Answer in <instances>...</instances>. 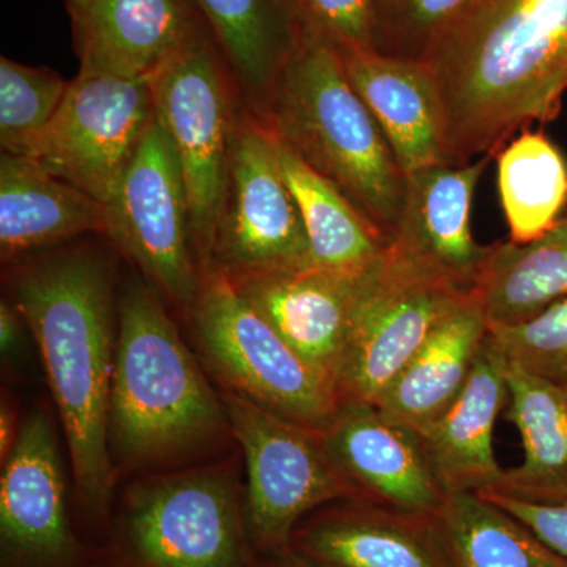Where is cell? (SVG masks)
Returning a JSON list of instances; mask_svg holds the SVG:
<instances>
[{
	"mask_svg": "<svg viewBox=\"0 0 567 567\" xmlns=\"http://www.w3.org/2000/svg\"><path fill=\"white\" fill-rule=\"evenodd\" d=\"M25 328H29L28 323L18 311L17 306L10 300H2L0 303V347H2L3 358L20 354Z\"/></svg>",
	"mask_w": 567,
	"mask_h": 567,
	"instance_id": "836d02e7",
	"label": "cell"
},
{
	"mask_svg": "<svg viewBox=\"0 0 567 567\" xmlns=\"http://www.w3.org/2000/svg\"><path fill=\"white\" fill-rule=\"evenodd\" d=\"M488 324H516L567 298V215L543 237L492 245L475 287Z\"/></svg>",
	"mask_w": 567,
	"mask_h": 567,
	"instance_id": "484cf974",
	"label": "cell"
},
{
	"mask_svg": "<svg viewBox=\"0 0 567 567\" xmlns=\"http://www.w3.org/2000/svg\"><path fill=\"white\" fill-rule=\"evenodd\" d=\"M186 319L197 357L221 390L322 432L341 405L338 388L305 361L215 267L203 270Z\"/></svg>",
	"mask_w": 567,
	"mask_h": 567,
	"instance_id": "8992f818",
	"label": "cell"
},
{
	"mask_svg": "<svg viewBox=\"0 0 567 567\" xmlns=\"http://www.w3.org/2000/svg\"><path fill=\"white\" fill-rule=\"evenodd\" d=\"M229 279L284 341L336 385L349 342L357 278L311 265Z\"/></svg>",
	"mask_w": 567,
	"mask_h": 567,
	"instance_id": "ac0fdd59",
	"label": "cell"
},
{
	"mask_svg": "<svg viewBox=\"0 0 567 567\" xmlns=\"http://www.w3.org/2000/svg\"><path fill=\"white\" fill-rule=\"evenodd\" d=\"M240 457L133 477L115 495L104 567H260Z\"/></svg>",
	"mask_w": 567,
	"mask_h": 567,
	"instance_id": "5b68a950",
	"label": "cell"
},
{
	"mask_svg": "<svg viewBox=\"0 0 567 567\" xmlns=\"http://www.w3.org/2000/svg\"><path fill=\"white\" fill-rule=\"evenodd\" d=\"M276 148L284 178L303 219L312 262L347 278L363 275L385 252L390 245L386 238L292 148L278 140Z\"/></svg>",
	"mask_w": 567,
	"mask_h": 567,
	"instance_id": "d4e9b609",
	"label": "cell"
},
{
	"mask_svg": "<svg viewBox=\"0 0 567 567\" xmlns=\"http://www.w3.org/2000/svg\"><path fill=\"white\" fill-rule=\"evenodd\" d=\"M152 81L155 115L173 144L188 193L194 249L203 270L226 197L238 114L234 78L207 31Z\"/></svg>",
	"mask_w": 567,
	"mask_h": 567,
	"instance_id": "ba28073f",
	"label": "cell"
},
{
	"mask_svg": "<svg viewBox=\"0 0 567 567\" xmlns=\"http://www.w3.org/2000/svg\"><path fill=\"white\" fill-rule=\"evenodd\" d=\"M81 76L153 80L210 31L194 0H66Z\"/></svg>",
	"mask_w": 567,
	"mask_h": 567,
	"instance_id": "5bb4252c",
	"label": "cell"
},
{
	"mask_svg": "<svg viewBox=\"0 0 567 567\" xmlns=\"http://www.w3.org/2000/svg\"><path fill=\"white\" fill-rule=\"evenodd\" d=\"M473 0H371L372 51L425 62Z\"/></svg>",
	"mask_w": 567,
	"mask_h": 567,
	"instance_id": "f546056e",
	"label": "cell"
},
{
	"mask_svg": "<svg viewBox=\"0 0 567 567\" xmlns=\"http://www.w3.org/2000/svg\"><path fill=\"white\" fill-rule=\"evenodd\" d=\"M424 63L445 114L447 164L498 155L567 91V0H473Z\"/></svg>",
	"mask_w": 567,
	"mask_h": 567,
	"instance_id": "7a4b0ae2",
	"label": "cell"
},
{
	"mask_svg": "<svg viewBox=\"0 0 567 567\" xmlns=\"http://www.w3.org/2000/svg\"><path fill=\"white\" fill-rule=\"evenodd\" d=\"M260 567H317L306 559L298 557L292 550L282 551V554L271 555V557L260 558Z\"/></svg>",
	"mask_w": 567,
	"mask_h": 567,
	"instance_id": "d590c367",
	"label": "cell"
},
{
	"mask_svg": "<svg viewBox=\"0 0 567 567\" xmlns=\"http://www.w3.org/2000/svg\"><path fill=\"white\" fill-rule=\"evenodd\" d=\"M70 82L58 71L0 59V147L31 156L59 111Z\"/></svg>",
	"mask_w": 567,
	"mask_h": 567,
	"instance_id": "f1b7e54d",
	"label": "cell"
},
{
	"mask_svg": "<svg viewBox=\"0 0 567 567\" xmlns=\"http://www.w3.org/2000/svg\"><path fill=\"white\" fill-rule=\"evenodd\" d=\"M507 420L516 425L524 462L505 470L499 492L532 503L567 502V390L511 363L506 358Z\"/></svg>",
	"mask_w": 567,
	"mask_h": 567,
	"instance_id": "603a6c76",
	"label": "cell"
},
{
	"mask_svg": "<svg viewBox=\"0 0 567 567\" xmlns=\"http://www.w3.org/2000/svg\"><path fill=\"white\" fill-rule=\"evenodd\" d=\"M338 52L404 174L447 164L445 114L429 66L374 51Z\"/></svg>",
	"mask_w": 567,
	"mask_h": 567,
	"instance_id": "d6986e66",
	"label": "cell"
},
{
	"mask_svg": "<svg viewBox=\"0 0 567 567\" xmlns=\"http://www.w3.org/2000/svg\"><path fill=\"white\" fill-rule=\"evenodd\" d=\"M244 457V513L259 558L290 550L297 525L341 499L360 498L323 446L320 432L221 390Z\"/></svg>",
	"mask_w": 567,
	"mask_h": 567,
	"instance_id": "52a82bcc",
	"label": "cell"
},
{
	"mask_svg": "<svg viewBox=\"0 0 567 567\" xmlns=\"http://www.w3.org/2000/svg\"><path fill=\"white\" fill-rule=\"evenodd\" d=\"M320 435L328 456L360 498L429 516L442 509L446 494L420 436L379 406L342 401Z\"/></svg>",
	"mask_w": 567,
	"mask_h": 567,
	"instance_id": "9a60e30c",
	"label": "cell"
},
{
	"mask_svg": "<svg viewBox=\"0 0 567 567\" xmlns=\"http://www.w3.org/2000/svg\"><path fill=\"white\" fill-rule=\"evenodd\" d=\"M20 412L9 391H2V402H0V461L9 458L11 451L17 445L18 435L21 429Z\"/></svg>",
	"mask_w": 567,
	"mask_h": 567,
	"instance_id": "e575fe53",
	"label": "cell"
},
{
	"mask_svg": "<svg viewBox=\"0 0 567 567\" xmlns=\"http://www.w3.org/2000/svg\"><path fill=\"white\" fill-rule=\"evenodd\" d=\"M498 188L509 240L525 245L561 219L567 203V163L543 133L524 132L498 155Z\"/></svg>",
	"mask_w": 567,
	"mask_h": 567,
	"instance_id": "83f0119b",
	"label": "cell"
},
{
	"mask_svg": "<svg viewBox=\"0 0 567 567\" xmlns=\"http://www.w3.org/2000/svg\"><path fill=\"white\" fill-rule=\"evenodd\" d=\"M221 393L183 341L162 293L145 278L118 293L110 399L117 480L203 464L234 453Z\"/></svg>",
	"mask_w": 567,
	"mask_h": 567,
	"instance_id": "3957f363",
	"label": "cell"
},
{
	"mask_svg": "<svg viewBox=\"0 0 567 567\" xmlns=\"http://www.w3.org/2000/svg\"><path fill=\"white\" fill-rule=\"evenodd\" d=\"M439 522L454 567H567L524 522L477 492L447 494Z\"/></svg>",
	"mask_w": 567,
	"mask_h": 567,
	"instance_id": "4316f807",
	"label": "cell"
},
{
	"mask_svg": "<svg viewBox=\"0 0 567 567\" xmlns=\"http://www.w3.org/2000/svg\"><path fill=\"white\" fill-rule=\"evenodd\" d=\"M106 207V237L142 276L188 315L203 268L194 249L192 210L177 155L153 118Z\"/></svg>",
	"mask_w": 567,
	"mask_h": 567,
	"instance_id": "9c48e42d",
	"label": "cell"
},
{
	"mask_svg": "<svg viewBox=\"0 0 567 567\" xmlns=\"http://www.w3.org/2000/svg\"><path fill=\"white\" fill-rule=\"evenodd\" d=\"M256 114L276 140L344 194L390 244L404 207L406 175L330 41L303 25Z\"/></svg>",
	"mask_w": 567,
	"mask_h": 567,
	"instance_id": "277c9868",
	"label": "cell"
},
{
	"mask_svg": "<svg viewBox=\"0 0 567 567\" xmlns=\"http://www.w3.org/2000/svg\"><path fill=\"white\" fill-rule=\"evenodd\" d=\"M483 495L524 522L547 546L567 558V502L550 505L525 502L499 492H484Z\"/></svg>",
	"mask_w": 567,
	"mask_h": 567,
	"instance_id": "d6a6232c",
	"label": "cell"
},
{
	"mask_svg": "<svg viewBox=\"0 0 567 567\" xmlns=\"http://www.w3.org/2000/svg\"><path fill=\"white\" fill-rule=\"evenodd\" d=\"M47 406L22 420L0 477V567H103L82 535Z\"/></svg>",
	"mask_w": 567,
	"mask_h": 567,
	"instance_id": "7c38bea8",
	"label": "cell"
},
{
	"mask_svg": "<svg viewBox=\"0 0 567 567\" xmlns=\"http://www.w3.org/2000/svg\"><path fill=\"white\" fill-rule=\"evenodd\" d=\"M9 267V300L39 346L69 447L78 524L103 554L118 484L110 454L114 271L106 257L82 246L28 256Z\"/></svg>",
	"mask_w": 567,
	"mask_h": 567,
	"instance_id": "6da1fadb",
	"label": "cell"
},
{
	"mask_svg": "<svg viewBox=\"0 0 567 567\" xmlns=\"http://www.w3.org/2000/svg\"><path fill=\"white\" fill-rule=\"evenodd\" d=\"M306 29L338 51H372L371 0H292Z\"/></svg>",
	"mask_w": 567,
	"mask_h": 567,
	"instance_id": "1f68e13d",
	"label": "cell"
},
{
	"mask_svg": "<svg viewBox=\"0 0 567 567\" xmlns=\"http://www.w3.org/2000/svg\"><path fill=\"white\" fill-rule=\"evenodd\" d=\"M487 334L486 311L472 290L386 388L375 404L380 412L415 432L431 424L464 390Z\"/></svg>",
	"mask_w": 567,
	"mask_h": 567,
	"instance_id": "7402d4cb",
	"label": "cell"
},
{
	"mask_svg": "<svg viewBox=\"0 0 567 567\" xmlns=\"http://www.w3.org/2000/svg\"><path fill=\"white\" fill-rule=\"evenodd\" d=\"M492 158L435 164L406 175L404 207L388 248L458 289L475 290L492 245L476 244L470 213Z\"/></svg>",
	"mask_w": 567,
	"mask_h": 567,
	"instance_id": "2e32d148",
	"label": "cell"
},
{
	"mask_svg": "<svg viewBox=\"0 0 567 567\" xmlns=\"http://www.w3.org/2000/svg\"><path fill=\"white\" fill-rule=\"evenodd\" d=\"M507 394L506 357L487 334L456 401L416 432L446 495L483 494L502 480L494 429Z\"/></svg>",
	"mask_w": 567,
	"mask_h": 567,
	"instance_id": "ffe728a7",
	"label": "cell"
},
{
	"mask_svg": "<svg viewBox=\"0 0 567 567\" xmlns=\"http://www.w3.org/2000/svg\"><path fill=\"white\" fill-rule=\"evenodd\" d=\"M311 265L308 235L284 178L275 134L259 114L241 111L208 267L238 278Z\"/></svg>",
	"mask_w": 567,
	"mask_h": 567,
	"instance_id": "8fae6325",
	"label": "cell"
},
{
	"mask_svg": "<svg viewBox=\"0 0 567 567\" xmlns=\"http://www.w3.org/2000/svg\"><path fill=\"white\" fill-rule=\"evenodd\" d=\"M470 292L386 248L357 278L349 342L336 380L341 402L375 405L435 324Z\"/></svg>",
	"mask_w": 567,
	"mask_h": 567,
	"instance_id": "30bf717a",
	"label": "cell"
},
{
	"mask_svg": "<svg viewBox=\"0 0 567 567\" xmlns=\"http://www.w3.org/2000/svg\"><path fill=\"white\" fill-rule=\"evenodd\" d=\"M153 118L151 80L78 74L29 158L106 204Z\"/></svg>",
	"mask_w": 567,
	"mask_h": 567,
	"instance_id": "4fadbf2b",
	"label": "cell"
},
{
	"mask_svg": "<svg viewBox=\"0 0 567 567\" xmlns=\"http://www.w3.org/2000/svg\"><path fill=\"white\" fill-rule=\"evenodd\" d=\"M234 81L262 110L289 61L303 22L292 0H194Z\"/></svg>",
	"mask_w": 567,
	"mask_h": 567,
	"instance_id": "cb8c5ba5",
	"label": "cell"
},
{
	"mask_svg": "<svg viewBox=\"0 0 567 567\" xmlns=\"http://www.w3.org/2000/svg\"><path fill=\"white\" fill-rule=\"evenodd\" d=\"M85 234L106 235V207L29 156L0 155V256L11 265Z\"/></svg>",
	"mask_w": 567,
	"mask_h": 567,
	"instance_id": "44dd1931",
	"label": "cell"
},
{
	"mask_svg": "<svg viewBox=\"0 0 567 567\" xmlns=\"http://www.w3.org/2000/svg\"><path fill=\"white\" fill-rule=\"evenodd\" d=\"M503 354L529 374L567 390V298L516 324H488Z\"/></svg>",
	"mask_w": 567,
	"mask_h": 567,
	"instance_id": "4dcf8cb0",
	"label": "cell"
},
{
	"mask_svg": "<svg viewBox=\"0 0 567 567\" xmlns=\"http://www.w3.org/2000/svg\"><path fill=\"white\" fill-rule=\"evenodd\" d=\"M290 550L317 567H454L439 514L404 513L363 498L306 516Z\"/></svg>",
	"mask_w": 567,
	"mask_h": 567,
	"instance_id": "e0dca14e",
	"label": "cell"
}]
</instances>
